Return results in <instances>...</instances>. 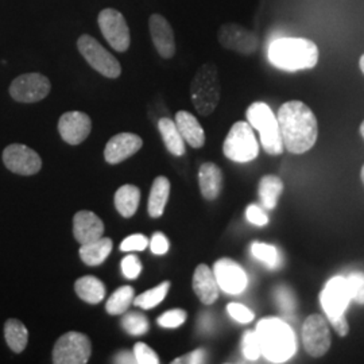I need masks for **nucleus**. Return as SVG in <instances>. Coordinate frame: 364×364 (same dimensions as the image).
<instances>
[{
  "label": "nucleus",
  "mask_w": 364,
  "mask_h": 364,
  "mask_svg": "<svg viewBox=\"0 0 364 364\" xmlns=\"http://www.w3.org/2000/svg\"><path fill=\"white\" fill-rule=\"evenodd\" d=\"M277 120L284 147L291 154L309 151L318 138V123L312 109L299 102L290 100L281 105Z\"/></svg>",
  "instance_id": "1"
},
{
  "label": "nucleus",
  "mask_w": 364,
  "mask_h": 364,
  "mask_svg": "<svg viewBox=\"0 0 364 364\" xmlns=\"http://www.w3.org/2000/svg\"><path fill=\"white\" fill-rule=\"evenodd\" d=\"M317 45L306 38L274 39L269 46L267 57L275 68L287 72L313 69L318 63Z\"/></svg>",
  "instance_id": "2"
},
{
  "label": "nucleus",
  "mask_w": 364,
  "mask_h": 364,
  "mask_svg": "<svg viewBox=\"0 0 364 364\" xmlns=\"http://www.w3.org/2000/svg\"><path fill=\"white\" fill-rule=\"evenodd\" d=\"M260 352L273 363H284L296 352V338L290 326L278 318H263L257 326Z\"/></svg>",
  "instance_id": "3"
},
{
  "label": "nucleus",
  "mask_w": 364,
  "mask_h": 364,
  "mask_svg": "<svg viewBox=\"0 0 364 364\" xmlns=\"http://www.w3.org/2000/svg\"><path fill=\"white\" fill-rule=\"evenodd\" d=\"M220 81L218 68L212 63L200 66L191 84V97L197 112L209 117L220 102Z\"/></svg>",
  "instance_id": "4"
},
{
  "label": "nucleus",
  "mask_w": 364,
  "mask_h": 364,
  "mask_svg": "<svg viewBox=\"0 0 364 364\" xmlns=\"http://www.w3.org/2000/svg\"><path fill=\"white\" fill-rule=\"evenodd\" d=\"M247 122L252 129L259 131L260 144L264 151L270 156H279L284 153V142L281 130L273 109L262 102L252 103L246 111Z\"/></svg>",
  "instance_id": "5"
},
{
  "label": "nucleus",
  "mask_w": 364,
  "mask_h": 364,
  "mask_svg": "<svg viewBox=\"0 0 364 364\" xmlns=\"http://www.w3.org/2000/svg\"><path fill=\"white\" fill-rule=\"evenodd\" d=\"M223 153L228 159L239 164L251 162L258 156L259 144L248 122H236L231 127L223 144Z\"/></svg>",
  "instance_id": "6"
},
{
  "label": "nucleus",
  "mask_w": 364,
  "mask_h": 364,
  "mask_svg": "<svg viewBox=\"0 0 364 364\" xmlns=\"http://www.w3.org/2000/svg\"><path fill=\"white\" fill-rule=\"evenodd\" d=\"M77 49L85 61L105 77L117 78L122 75V66L117 57L90 34H82L78 38Z\"/></svg>",
  "instance_id": "7"
},
{
  "label": "nucleus",
  "mask_w": 364,
  "mask_h": 364,
  "mask_svg": "<svg viewBox=\"0 0 364 364\" xmlns=\"http://www.w3.org/2000/svg\"><path fill=\"white\" fill-rule=\"evenodd\" d=\"M92 355L91 340L80 332H68L58 338L53 348V363L85 364Z\"/></svg>",
  "instance_id": "8"
},
{
  "label": "nucleus",
  "mask_w": 364,
  "mask_h": 364,
  "mask_svg": "<svg viewBox=\"0 0 364 364\" xmlns=\"http://www.w3.org/2000/svg\"><path fill=\"white\" fill-rule=\"evenodd\" d=\"M302 344L313 358L324 356L332 344L328 318L321 314H311L302 324Z\"/></svg>",
  "instance_id": "9"
},
{
  "label": "nucleus",
  "mask_w": 364,
  "mask_h": 364,
  "mask_svg": "<svg viewBox=\"0 0 364 364\" xmlns=\"http://www.w3.org/2000/svg\"><path fill=\"white\" fill-rule=\"evenodd\" d=\"M97 23L107 42L114 50L124 53L131 45V34L129 25L120 11L115 9H105L99 14Z\"/></svg>",
  "instance_id": "10"
},
{
  "label": "nucleus",
  "mask_w": 364,
  "mask_h": 364,
  "mask_svg": "<svg viewBox=\"0 0 364 364\" xmlns=\"http://www.w3.org/2000/svg\"><path fill=\"white\" fill-rule=\"evenodd\" d=\"M52 90L50 80L41 73H26L14 80L10 85V95L18 103H38Z\"/></svg>",
  "instance_id": "11"
},
{
  "label": "nucleus",
  "mask_w": 364,
  "mask_h": 364,
  "mask_svg": "<svg viewBox=\"0 0 364 364\" xmlns=\"http://www.w3.org/2000/svg\"><path fill=\"white\" fill-rule=\"evenodd\" d=\"M218 39L224 49L251 55L259 48V37L252 30L237 23H225L219 28Z\"/></svg>",
  "instance_id": "12"
},
{
  "label": "nucleus",
  "mask_w": 364,
  "mask_h": 364,
  "mask_svg": "<svg viewBox=\"0 0 364 364\" xmlns=\"http://www.w3.org/2000/svg\"><path fill=\"white\" fill-rule=\"evenodd\" d=\"M1 158L4 166L19 176H34L42 169V159L38 153L26 144H13L7 146Z\"/></svg>",
  "instance_id": "13"
},
{
  "label": "nucleus",
  "mask_w": 364,
  "mask_h": 364,
  "mask_svg": "<svg viewBox=\"0 0 364 364\" xmlns=\"http://www.w3.org/2000/svg\"><path fill=\"white\" fill-rule=\"evenodd\" d=\"M218 285L227 294H240L247 287V275L243 267L230 258L219 259L213 266Z\"/></svg>",
  "instance_id": "14"
},
{
  "label": "nucleus",
  "mask_w": 364,
  "mask_h": 364,
  "mask_svg": "<svg viewBox=\"0 0 364 364\" xmlns=\"http://www.w3.org/2000/svg\"><path fill=\"white\" fill-rule=\"evenodd\" d=\"M320 301L328 317L346 312L351 301L347 279L343 277H333L329 279L320 294Z\"/></svg>",
  "instance_id": "15"
},
{
  "label": "nucleus",
  "mask_w": 364,
  "mask_h": 364,
  "mask_svg": "<svg viewBox=\"0 0 364 364\" xmlns=\"http://www.w3.org/2000/svg\"><path fill=\"white\" fill-rule=\"evenodd\" d=\"M92 120L84 112L69 111L58 120V132L66 144L76 146L82 144L91 134Z\"/></svg>",
  "instance_id": "16"
},
{
  "label": "nucleus",
  "mask_w": 364,
  "mask_h": 364,
  "mask_svg": "<svg viewBox=\"0 0 364 364\" xmlns=\"http://www.w3.org/2000/svg\"><path fill=\"white\" fill-rule=\"evenodd\" d=\"M144 146L141 136L131 132H120L112 136L105 149V161L109 165H117L138 153Z\"/></svg>",
  "instance_id": "17"
},
{
  "label": "nucleus",
  "mask_w": 364,
  "mask_h": 364,
  "mask_svg": "<svg viewBox=\"0 0 364 364\" xmlns=\"http://www.w3.org/2000/svg\"><path fill=\"white\" fill-rule=\"evenodd\" d=\"M149 28L158 54L165 60L173 58L177 48L174 31L169 21L159 14H153L149 19Z\"/></svg>",
  "instance_id": "18"
},
{
  "label": "nucleus",
  "mask_w": 364,
  "mask_h": 364,
  "mask_svg": "<svg viewBox=\"0 0 364 364\" xmlns=\"http://www.w3.org/2000/svg\"><path fill=\"white\" fill-rule=\"evenodd\" d=\"M105 223L91 210H80L73 218V236L81 245L102 237Z\"/></svg>",
  "instance_id": "19"
},
{
  "label": "nucleus",
  "mask_w": 364,
  "mask_h": 364,
  "mask_svg": "<svg viewBox=\"0 0 364 364\" xmlns=\"http://www.w3.org/2000/svg\"><path fill=\"white\" fill-rule=\"evenodd\" d=\"M192 287L197 299H200L204 305H212L216 299H219L220 287L218 285L216 277L213 274V270H210L209 266L204 263L196 267Z\"/></svg>",
  "instance_id": "20"
},
{
  "label": "nucleus",
  "mask_w": 364,
  "mask_h": 364,
  "mask_svg": "<svg viewBox=\"0 0 364 364\" xmlns=\"http://www.w3.org/2000/svg\"><path fill=\"white\" fill-rule=\"evenodd\" d=\"M176 126L181 134L182 139L185 144L201 149L205 144V132L201 127L200 122L188 111H178L176 114Z\"/></svg>",
  "instance_id": "21"
},
{
  "label": "nucleus",
  "mask_w": 364,
  "mask_h": 364,
  "mask_svg": "<svg viewBox=\"0 0 364 364\" xmlns=\"http://www.w3.org/2000/svg\"><path fill=\"white\" fill-rule=\"evenodd\" d=\"M198 185L201 195L205 200H216L223 189V171L220 168L213 162L203 164L198 170Z\"/></svg>",
  "instance_id": "22"
},
{
  "label": "nucleus",
  "mask_w": 364,
  "mask_h": 364,
  "mask_svg": "<svg viewBox=\"0 0 364 364\" xmlns=\"http://www.w3.org/2000/svg\"><path fill=\"white\" fill-rule=\"evenodd\" d=\"M112 240L109 237H99L88 243L81 245L78 255L81 260L88 266H99L105 262L112 251Z\"/></svg>",
  "instance_id": "23"
},
{
  "label": "nucleus",
  "mask_w": 364,
  "mask_h": 364,
  "mask_svg": "<svg viewBox=\"0 0 364 364\" xmlns=\"http://www.w3.org/2000/svg\"><path fill=\"white\" fill-rule=\"evenodd\" d=\"M170 195V181L164 177L159 176L156 177L151 191H150V197H149V204H147V210L150 218L153 219H158L164 215L165 212V207L168 204Z\"/></svg>",
  "instance_id": "24"
},
{
  "label": "nucleus",
  "mask_w": 364,
  "mask_h": 364,
  "mask_svg": "<svg viewBox=\"0 0 364 364\" xmlns=\"http://www.w3.org/2000/svg\"><path fill=\"white\" fill-rule=\"evenodd\" d=\"M114 201H115V208L117 209V212L124 219H130L136 213L139 207L141 191L135 185H130V183L123 185L117 189Z\"/></svg>",
  "instance_id": "25"
},
{
  "label": "nucleus",
  "mask_w": 364,
  "mask_h": 364,
  "mask_svg": "<svg viewBox=\"0 0 364 364\" xmlns=\"http://www.w3.org/2000/svg\"><path fill=\"white\" fill-rule=\"evenodd\" d=\"M75 291L78 299H82L84 302H88L91 305L100 304L105 297V284L92 275H85L78 278L75 284Z\"/></svg>",
  "instance_id": "26"
},
{
  "label": "nucleus",
  "mask_w": 364,
  "mask_h": 364,
  "mask_svg": "<svg viewBox=\"0 0 364 364\" xmlns=\"http://www.w3.org/2000/svg\"><path fill=\"white\" fill-rule=\"evenodd\" d=\"M158 130L164 139L165 147L173 156H181L185 154V141L176 126V122L169 117H162L158 122Z\"/></svg>",
  "instance_id": "27"
},
{
  "label": "nucleus",
  "mask_w": 364,
  "mask_h": 364,
  "mask_svg": "<svg viewBox=\"0 0 364 364\" xmlns=\"http://www.w3.org/2000/svg\"><path fill=\"white\" fill-rule=\"evenodd\" d=\"M282 192H284V182L278 176L267 174L262 177L259 181V197L264 208H275Z\"/></svg>",
  "instance_id": "28"
},
{
  "label": "nucleus",
  "mask_w": 364,
  "mask_h": 364,
  "mask_svg": "<svg viewBox=\"0 0 364 364\" xmlns=\"http://www.w3.org/2000/svg\"><path fill=\"white\" fill-rule=\"evenodd\" d=\"M4 338L11 351L21 353L27 347L28 331L22 321L16 318H9L4 324Z\"/></svg>",
  "instance_id": "29"
},
{
  "label": "nucleus",
  "mask_w": 364,
  "mask_h": 364,
  "mask_svg": "<svg viewBox=\"0 0 364 364\" xmlns=\"http://www.w3.org/2000/svg\"><path fill=\"white\" fill-rule=\"evenodd\" d=\"M132 302H134V289L131 287H119L107 301L105 311L111 316L124 314Z\"/></svg>",
  "instance_id": "30"
},
{
  "label": "nucleus",
  "mask_w": 364,
  "mask_h": 364,
  "mask_svg": "<svg viewBox=\"0 0 364 364\" xmlns=\"http://www.w3.org/2000/svg\"><path fill=\"white\" fill-rule=\"evenodd\" d=\"M170 289L169 281H165L162 284H159L158 287H153L147 291H144L142 294H139L138 297L134 299V302L136 306L142 308V309H153L156 305H159L165 297L168 296Z\"/></svg>",
  "instance_id": "31"
},
{
  "label": "nucleus",
  "mask_w": 364,
  "mask_h": 364,
  "mask_svg": "<svg viewBox=\"0 0 364 364\" xmlns=\"http://www.w3.org/2000/svg\"><path fill=\"white\" fill-rule=\"evenodd\" d=\"M251 252L254 258L263 262L270 269H277L279 264V251L272 245L255 242L251 246Z\"/></svg>",
  "instance_id": "32"
},
{
  "label": "nucleus",
  "mask_w": 364,
  "mask_h": 364,
  "mask_svg": "<svg viewBox=\"0 0 364 364\" xmlns=\"http://www.w3.org/2000/svg\"><path fill=\"white\" fill-rule=\"evenodd\" d=\"M123 329L131 336H142L149 332V321L141 313H129L122 320Z\"/></svg>",
  "instance_id": "33"
},
{
  "label": "nucleus",
  "mask_w": 364,
  "mask_h": 364,
  "mask_svg": "<svg viewBox=\"0 0 364 364\" xmlns=\"http://www.w3.org/2000/svg\"><path fill=\"white\" fill-rule=\"evenodd\" d=\"M346 279L350 289L351 301L364 305V273L356 272V273L350 274Z\"/></svg>",
  "instance_id": "34"
},
{
  "label": "nucleus",
  "mask_w": 364,
  "mask_h": 364,
  "mask_svg": "<svg viewBox=\"0 0 364 364\" xmlns=\"http://www.w3.org/2000/svg\"><path fill=\"white\" fill-rule=\"evenodd\" d=\"M243 353H245V356L247 358L248 360H257L262 355L257 332L247 331L243 335Z\"/></svg>",
  "instance_id": "35"
},
{
  "label": "nucleus",
  "mask_w": 364,
  "mask_h": 364,
  "mask_svg": "<svg viewBox=\"0 0 364 364\" xmlns=\"http://www.w3.org/2000/svg\"><path fill=\"white\" fill-rule=\"evenodd\" d=\"M275 299L279 305V308L282 309V312L293 313L296 306H297V301L293 294V291L287 287H279L275 291Z\"/></svg>",
  "instance_id": "36"
},
{
  "label": "nucleus",
  "mask_w": 364,
  "mask_h": 364,
  "mask_svg": "<svg viewBox=\"0 0 364 364\" xmlns=\"http://www.w3.org/2000/svg\"><path fill=\"white\" fill-rule=\"evenodd\" d=\"M188 314L182 309H171L169 312H165L159 316L158 324L162 328H178L186 321Z\"/></svg>",
  "instance_id": "37"
},
{
  "label": "nucleus",
  "mask_w": 364,
  "mask_h": 364,
  "mask_svg": "<svg viewBox=\"0 0 364 364\" xmlns=\"http://www.w3.org/2000/svg\"><path fill=\"white\" fill-rule=\"evenodd\" d=\"M134 355H135V362L138 364H158L159 358L153 348H150L144 343H136L134 346Z\"/></svg>",
  "instance_id": "38"
},
{
  "label": "nucleus",
  "mask_w": 364,
  "mask_h": 364,
  "mask_svg": "<svg viewBox=\"0 0 364 364\" xmlns=\"http://www.w3.org/2000/svg\"><path fill=\"white\" fill-rule=\"evenodd\" d=\"M122 272L127 279H136L142 273V263L136 255H127L122 260Z\"/></svg>",
  "instance_id": "39"
},
{
  "label": "nucleus",
  "mask_w": 364,
  "mask_h": 364,
  "mask_svg": "<svg viewBox=\"0 0 364 364\" xmlns=\"http://www.w3.org/2000/svg\"><path fill=\"white\" fill-rule=\"evenodd\" d=\"M227 311H228L230 316L234 318L235 321L242 323V324L251 323L254 320V317H255L252 311H250L247 306H245L242 304H236V302L228 304Z\"/></svg>",
  "instance_id": "40"
},
{
  "label": "nucleus",
  "mask_w": 364,
  "mask_h": 364,
  "mask_svg": "<svg viewBox=\"0 0 364 364\" xmlns=\"http://www.w3.org/2000/svg\"><path fill=\"white\" fill-rule=\"evenodd\" d=\"M149 245V239L144 235L135 234L126 237L122 245H120V251L129 252V251H144V248Z\"/></svg>",
  "instance_id": "41"
},
{
  "label": "nucleus",
  "mask_w": 364,
  "mask_h": 364,
  "mask_svg": "<svg viewBox=\"0 0 364 364\" xmlns=\"http://www.w3.org/2000/svg\"><path fill=\"white\" fill-rule=\"evenodd\" d=\"M246 218L251 224H254L257 227H264V225L269 224L267 213L255 204L248 205L247 209H246Z\"/></svg>",
  "instance_id": "42"
},
{
  "label": "nucleus",
  "mask_w": 364,
  "mask_h": 364,
  "mask_svg": "<svg viewBox=\"0 0 364 364\" xmlns=\"http://www.w3.org/2000/svg\"><path fill=\"white\" fill-rule=\"evenodd\" d=\"M328 321H329L331 326H333V329L338 332V335H340L341 338H344L350 333V324H348V320H347L344 313H340L336 316H329Z\"/></svg>",
  "instance_id": "43"
},
{
  "label": "nucleus",
  "mask_w": 364,
  "mask_h": 364,
  "mask_svg": "<svg viewBox=\"0 0 364 364\" xmlns=\"http://www.w3.org/2000/svg\"><path fill=\"white\" fill-rule=\"evenodd\" d=\"M150 247H151L153 254L164 255V254H166L169 251V239L162 232H156V234L153 235V237H151Z\"/></svg>",
  "instance_id": "44"
},
{
  "label": "nucleus",
  "mask_w": 364,
  "mask_h": 364,
  "mask_svg": "<svg viewBox=\"0 0 364 364\" xmlns=\"http://www.w3.org/2000/svg\"><path fill=\"white\" fill-rule=\"evenodd\" d=\"M204 362H205V351H204L203 348H198V350H195V351L188 353V355L183 356V358H178V359L174 360L173 363L197 364L204 363Z\"/></svg>",
  "instance_id": "45"
},
{
  "label": "nucleus",
  "mask_w": 364,
  "mask_h": 364,
  "mask_svg": "<svg viewBox=\"0 0 364 364\" xmlns=\"http://www.w3.org/2000/svg\"><path fill=\"white\" fill-rule=\"evenodd\" d=\"M114 359H115L114 360L115 363H136L134 352L130 351H120L117 353V356Z\"/></svg>",
  "instance_id": "46"
},
{
  "label": "nucleus",
  "mask_w": 364,
  "mask_h": 364,
  "mask_svg": "<svg viewBox=\"0 0 364 364\" xmlns=\"http://www.w3.org/2000/svg\"><path fill=\"white\" fill-rule=\"evenodd\" d=\"M359 66H360V70H362V73L364 75V54L360 57V61H359Z\"/></svg>",
  "instance_id": "47"
},
{
  "label": "nucleus",
  "mask_w": 364,
  "mask_h": 364,
  "mask_svg": "<svg viewBox=\"0 0 364 364\" xmlns=\"http://www.w3.org/2000/svg\"><path fill=\"white\" fill-rule=\"evenodd\" d=\"M360 134H362V136L364 138V120L362 122V124H360Z\"/></svg>",
  "instance_id": "48"
},
{
  "label": "nucleus",
  "mask_w": 364,
  "mask_h": 364,
  "mask_svg": "<svg viewBox=\"0 0 364 364\" xmlns=\"http://www.w3.org/2000/svg\"><path fill=\"white\" fill-rule=\"evenodd\" d=\"M360 177H362V181L364 183V165L362 166V171H360Z\"/></svg>",
  "instance_id": "49"
}]
</instances>
